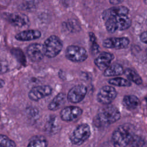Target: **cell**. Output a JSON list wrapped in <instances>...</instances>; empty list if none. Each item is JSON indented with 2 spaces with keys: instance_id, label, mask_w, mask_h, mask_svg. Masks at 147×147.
I'll return each mask as SVG.
<instances>
[{
  "instance_id": "21",
  "label": "cell",
  "mask_w": 147,
  "mask_h": 147,
  "mask_svg": "<svg viewBox=\"0 0 147 147\" xmlns=\"http://www.w3.org/2000/svg\"><path fill=\"white\" fill-rule=\"evenodd\" d=\"M124 74L128 78L129 80L133 82L136 84H141L142 82V79L140 76L133 69L127 68L125 70Z\"/></svg>"
},
{
  "instance_id": "17",
  "label": "cell",
  "mask_w": 147,
  "mask_h": 147,
  "mask_svg": "<svg viewBox=\"0 0 147 147\" xmlns=\"http://www.w3.org/2000/svg\"><path fill=\"white\" fill-rule=\"evenodd\" d=\"M66 95L62 92L57 94L48 106V109L51 111L59 109L65 103Z\"/></svg>"
},
{
  "instance_id": "13",
  "label": "cell",
  "mask_w": 147,
  "mask_h": 147,
  "mask_svg": "<svg viewBox=\"0 0 147 147\" xmlns=\"http://www.w3.org/2000/svg\"><path fill=\"white\" fill-rule=\"evenodd\" d=\"M129 40L126 37H112L106 38L103 41V45L106 48L123 49L127 47Z\"/></svg>"
},
{
  "instance_id": "19",
  "label": "cell",
  "mask_w": 147,
  "mask_h": 147,
  "mask_svg": "<svg viewBox=\"0 0 147 147\" xmlns=\"http://www.w3.org/2000/svg\"><path fill=\"white\" fill-rule=\"evenodd\" d=\"M123 106L128 110H133L137 108L140 105L139 99L135 95H125L122 100Z\"/></svg>"
},
{
  "instance_id": "36",
  "label": "cell",
  "mask_w": 147,
  "mask_h": 147,
  "mask_svg": "<svg viewBox=\"0 0 147 147\" xmlns=\"http://www.w3.org/2000/svg\"><path fill=\"white\" fill-rule=\"evenodd\" d=\"M0 119H1V117H0Z\"/></svg>"
},
{
  "instance_id": "35",
  "label": "cell",
  "mask_w": 147,
  "mask_h": 147,
  "mask_svg": "<svg viewBox=\"0 0 147 147\" xmlns=\"http://www.w3.org/2000/svg\"><path fill=\"white\" fill-rule=\"evenodd\" d=\"M0 106H1V102H0Z\"/></svg>"
},
{
  "instance_id": "32",
  "label": "cell",
  "mask_w": 147,
  "mask_h": 147,
  "mask_svg": "<svg viewBox=\"0 0 147 147\" xmlns=\"http://www.w3.org/2000/svg\"><path fill=\"white\" fill-rule=\"evenodd\" d=\"M146 53H147V48H146Z\"/></svg>"
},
{
  "instance_id": "26",
  "label": "cell",
  "mask_w": 147,
  "mask_h": 147,
  "mask_svg": "<svg viewBox=\"0 0 147 147\" xmlns=\"http://www.w3.org/2000/svg\"><path fill=\"white\" fill-rule=\"evenodd\" d=\"M9 69V65L7 62L0 59V74L6 73Z\"/></svg>"
},
{
  "instance_id": "12",
  "label": "cell",
  "mask_w": 147,
  "mask_h": 147,
  "mask_svg": "<svg viewBox=\"0 0 147 147\" xmlns=\"http://www.w3.org/2000/svg\"><path fill=\"white\" fill-rule=\"evenodd\" d=\"M26 53L28 57L32 61L38 62L41 61L45 56L43 45L38 43L30 44L26 49Z\"/></svg>"
},
{
  "instance_id": "9",
  "label": "cell",
  "mask_w": 147,
  "mask_h": 147,
  "mask_svg": "<svg viewBox=\"0 0 147 147\" xmlns=\"http://www.w3.org/2000/svg\"><path fill=\"white\" fill-rule=\"evenodd\" d=\"M52 92V88L48 85L38 86L33 87L28 94L30 99L33 101H38L49 95Z\"/></svg>"
},
{
  "instance_id": "24",
  "label": "cell",
  "mask_w": 147,
  "mask_h": 147,
  "mask_svg": "<svg viewBox=\"0 0 147 147\" xmlns=\"http://www.w3.org/2000/svg\"><path fill=\"white\" fill-rule=\"evenodd\" d=\"M0 147H16V144L7 136L0 134Z\"/></svg>"
},
{
  "instance_id": "5",
  "label": "cell",
  "mask_w": 147,
  "mask_h": 147,
  "mask_svg": "<svg viewBox=\"0 0 147 147\" xmlns=\"http://www.w3.org/2000/svg\"><path fill=\"white\" fill-rule=\"evenodd\" d=\"M90 135V126L87 123H82L75 128L69 136V140L73 145H81L89 138Z\"/></svg>"
},
{
  "instance_id": "28",
  "label": "cell",
  "mask_w": 147,
  "mask_h": 147,
  "mask_svg": "<svg viewBox=\"0 0 147 147\" xmlns=\"http://www.w3.org/2000/svg\"><path fill=\"white\" fill-rule=\"evenodd\" d=\"M140 38L142 42L147 44V31H145L142 33H141V34L140 35Z\"/></svg>"
},
{
  "instance_id": "10",
  "label": "cell",
  "mask_w": 147,
  "mask_h": 147,
  "mask_svg": "<svg viewBox=\"0 0 147 147\" xmlns=\"http://www.w3.org/2000/svg\"><path fill=\"white\" fill-rule=\"evenodd\" d=\"M83 110L78 106H68L60 111L61 119L65 122H71L78 119L82 114Z\"/></svg>"
},
{
  "instance_id": "8",
  "label": "cell",
  "mask_w": 147,
  "mask_h": 147,
  "mask_svg": "<svg viewBox=\"0 0 147 147\" xmlns=\"http://www.w3.org/2000/svg\"><path fill=\"white\" fill-rule=\"evenodd\" d=\"M87 92V88L86 86L83 84H78L69 90L67 98L69 102L78 103L84 98Z\"/></svg>"
},
{
  "instance_id": "6",
  "label": "cell",
  "mask_w": 147,
  "mask_h": 147,
  "mask_svg": "<svg viewBox=\"0 0 147 147\" xmlns=\"http://www.w3.org/2000/svg\"><path fill=\"white\" fill-rule=\"evenodd\" d=\"M65 53V57L73 62H83L88 57L86 50L84 48L77 45H69L66 48Z\"/></svg>"
},
{
  "instance_id": "33",
  "label": "cell",
  "mask_w": 147,
  "mask_h": 147,
  "mask_svg": "<svg viewBox=\"0 0 147 147\" xmlns=\"http://www.w3.org/2000/svg\"><path fill=\"white\" fill-rule=\"evenodd\" d=\"M0 32H1V28H0Z\"/></svg>"
},
{
  "instance_id": "7",
  "label": "cell",
  "mask_w": 147,
  "mask_h": 147,
  "mask_svg": "<svg viewBox=\"0 0 147 147\" xmlns=\"http://www.w3.org/2000/svg\"><path fill=\"white\" fill-rule=\"evenodd\" d=\"M117 95L115 89L110 86L102 87L97 94V100L105 105H110Z\"/></svg>"
},
{
  "instance_id": "20",
  "label": "cell",
  "mask_w": 147,
  "mask_h": 147,
  "mask_svg": "<svg viewBox=\"0 0 147 147\" xmlns=\"http://www.w3.org/2000/svg\"><path fill=\"white\" fill-rule=\"evenodd\" d=\"M124 69L120 64H113L104 71L103 75L105 76H117L124 74Z\"/></svg>"
},
{
  "instance_id": "14",
  "label": "cell",
  "mask_w": 147,
  "mask_h": 147,
  "mask_svg": "<svg viewBox=\"0 0 147 147\" xmlns=\"http://www.w3.org/2000/svg\"><path fill=\"white\" fill-rule=\"evenodd\" d=\"M114 56L113 54L103 52L96 57L94 60V63L100 70L105 71L111 65Z\"/></svg>"
},
{
  "instance_id": "3",
  "label": "cell",
  "mask_w": 147,
  "mask_h": 147,
  "mask_svg": "<svg viewBox=\"0 0 147 147\" xmlns=\"http://www.w3.org/2000/svg\"><path fill=\"white\" fill-rule=\"evenodd\" d=\"M105 26L107 30L114 33L118 30H124L128 29L131 24V19L127 15H120L111 17L106 20Z\"/></svg>"
},
{
  "instance_id": "34",
  "label": "cell",
  "mask_w": 147,
  "mask_h": 147,
  "mask_svg": "<svg viewBox=\"0 0 147 147\" xmlns=\"http://www.w3.org/2000/svg\"><path fill=\"white\" fill-rule=\"evenodd\" d=\"M146 25H147V20H146Z\"/></svg>"
},
{
  "instance_id": "31",
  "label": "cell",
  "mask_w": 147,
  "mask_h": 147,
  "mask_svg": "<svg viewBox=\"0 0 147 147\" xmlns=\"http://www.w3.org/2000/svg\"><path fill=\"white\" fill-rule=\"evenodd\" d=\"M144 3L147 5V1H144Z\"/></svg>"
},
{
  "instance_id": "4",
  "label": "cell",
  "mask_w": 147,
  "mask_h": 147,
  "mask_svg": "<svg viewBox=\"0 0 147 147\" xmlns=\"http://www.w3.org/2000/svg\"><path fill=\"white\" fill-rule=\"evenodd\" d=\"M43 48L45 56L53 58L58 55L62 50L63 42L57 36L52 35L45 41Z\"/></svg>"
},
{
  "instance_id": "15",
  "label": "cell",
  "mask_w": 147,
  "mask_h": 147,
  "mask_svg": "<svg viewBox=\"0 0 147 147\" xmlns=\"http://www.w3.org/2000/svg\"><path fill=\"white\" fill-rule=\"evenodd\" d=\"M41 36V32L36 29L23 30L15 36V38L21 41H28L39 38Z\"/></svg>"
},
{
  "instance_id": "11",
  "label": "cell",
  "mask_w": 147,
  "mask_h": 147,
  "mask_svg": "<svg viewBox=\"0 0 147 147\" xmlns=\"http://www.w3.org/2000/svg\"><path fill=\"white\" fill-rule=\"evenodd\" d=\"M3 18L11 25L17 27L26 26L29 24V20L27 16L24 14L4 13Z\"/></svg>"
},
{
  "instance_id": "18",
  "label": "cell",
  "mask_w": 147,
  "mask_h": 147,
  "mask_svg": "<svg viewBox=\"0 0 147 147\" xmlns=\"http://www.w3.org/2000/svg\"><path fill=\"white\" fill-rule=\"evenodd\" d=\"M48 145V141L44 136L36 135L29 140L27 147H47Z\"/></svg>"
},
{
  "instance_id": "2",
  "label": "cell",
  "mask_w": 147,
  "mask_h": 147,
  "mask_svg": "<svg viewBox=\"0 0 147 147\" xmlns=\"http://www.w3.org/2000/svg\"><path fill=\"white\" fill-rule=\"evenodd\" d=\"M134 135L129 125H121L114 131L111 137L112 143L114 147H126Z\"/></svg>"
},
{
  "instance_id": "1",
  "label": "cell",
  "mask_w": 147,
  "mask_h": 147,
  "mask_svg": "<svg viewBox=\"0 0 147 147\" xmlns=\"http://www.w3.org/2000/svg\"><path fill=\"white\" fill-rule=\"evenodd\" d=\"M121 117L118 109L113 105H106L98 111L95 122L96 125L106 126L117 121Z\"/></svg>"
},
{
  "instance_id": "22",
  "label": "cell",
  "mask_w": 147,
  "mask_h": 147,
  "mask_svg": "<svg viewBox=\"0 0 147 147\" xmlns=\"http://www.w3.org/2000/svg\"><path fill=\"white\" fill-rule=\"evenodd\" d=\"M109 83L119 87H129L131 86V82L129 80L119 77L110 79L109 80Z\"/></svg>"
},
{
  "instance_id": "23",
  "label": "cell",
  "mask_w": 147,
  "mask_h": 147,
  "mask_svg": "<svg viewBox=\"0 0 147 147\" xmlns=\"http://www.w3.org/2000/svg\"><path fill=\"white\" fill-rule=\"evenodd\" d=\"M131 147H147V142L141 137L137 135H134L132 137L130 142Z\"/></svg>"
},
{
  "instance_id": "16",
  "label": "cell",
  "mask_w": 147,
  "mask_h": 147,
  "mask_svg": "<svg viewBox=\"0 0 147 147\" xmlns=\"http://www.w3.org/2000/svg\"><path fill=\"white\" fill-rule=\"evenodd\" d=\"M129 13V9L124 6H115L105 10L102 13V17L104 20H106L111 17L127 15Z\"/></svg>"
},
{
  "instance_id": "25",
  "label": "cell",
  "mask_w": 147,
  "mask_h": 147,
  "mask_svg": "<svg viewBox=\"0 0 147 147\" xmlns=\"http://www.w3.org/2000/svg\"><path fill=\"white\" fill-rule=\"evenodd\" d=\"M90 34V41L92 43V51H94L95 52H98V48H99V46L97 44V43L96 42V38H95V36L94 35V33L90 32L89 33Z\"/></svg>"
},
{
  "instance_id": "30",
  "label": "cell",
  "mask_w": 147,
  "mask_h": 147,
  "mask_svg": "<svg viewBox=\"0 0 147 147\" xmlns=\"http://www.w3.org/2000/svg\"><path fill=\"white\" fill-rule=\"evenodd\" d=\"M5 84V81H4L3 79H0V88H2V87L4 86Z\"/></svg>"
},
{
  "instance_id": "27",
  "label": "cell",
  "mask_w": 147,
  "mask_h": 147,
  "mask_svg": "<svg viewBox=\"0 0 147 147\" xmlns=\"http://www.w3.org/2000/svg\"><path fill=\"white\" fill-rule=\"evenodd\" d=\"M55 120L53 119H51V121H49L48 123H47V130H48V131H51L52 132L53 130L55 129L54 128L55 127Z\"/></svg>"
},
{
  "instance_id": "29",
  "label": "cell",
  "mask_w": 147,
  "mask_h": 147,
  "mask_svg": "<svg viewBox=\"0 0 147 147\" xmlns=\"http://www.w3.org/2000/svg\"><path fill=\"white\" fill-rule=\"evenodd\" d=\"M122 2V1H110V3H112L113 5H118L119 3H121Z\"/></svg>"
}]
</instances>
